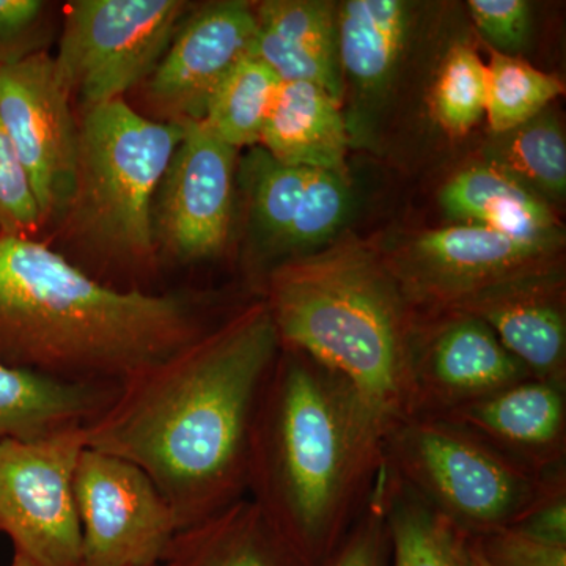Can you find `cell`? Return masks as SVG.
<instances>
[{
  "mask_svg": "<svg viewBox=\"0 0 566 566\" xmlns=\"http://www.w3.org/2000/svg\"><path fill=\"white\" fill-rule=\"evenodd\" d=\"M490 156L488 163L501 167L542 199H564L566 140L553 112H539L512 132L499 134Z\"/></svg>",
  "mask_w": 566,
  "mask_h": 566,
  "instance_id": "obj_25",
  "label": "cell"
},
{
  "mask_svg": "<svg viewBox=\"0 0 566 566\" xmlns=\"http://www.w3.org/2000/svg\"><path fill=\"white\" fill-rule=\"evenodd\" d=\"M472 560H474V566H490L482 554H480V551L476 549L474 539H472Z\"/></svg>",
  "mask_w": 566,
  "mask_h": 566,
  "instance_id": "obj_34",
  "label": "cell"
},
{
  "mask_svg": "<svg viewBox=\"0 0 566 566\" xmlns=\"http://www.w3.org/2000/svg\"><path fill=\"white\" fill-rule=\"evenodd\" d=\"M527 378L482 319L453 308L422 312L412 352L415 416H446Z\"/></svg>",
  "mask_w": 566,
  "mask_h": 566,
  "instance_id": "obj_12",
  "label": "cell"
},
{
  "mask_svg": "<svg viewBox=\"0 0 566 566\" xmlns=\"http://www.w3.org/2000/svg\"><path fill=\"white\" fill-rule=\"evenodd\" d=\"M245 169L255 221L283 249L323 243L345 222L352 207L346 175L286 166L263 148Z\"/></svg>",
  "mask_w": 566,
  "mask_h": 566,
  "instance_id": "obj_15",
  "label": "cell"
},
{
  "mask_svg": "<svg viewBox=\"0 0 566 566\" xmlns=\"http://www.w3.org/2000/svg\"><path fill=\"white\" fill-rule=\"evenodd\" d=\"M564 82L523 59L493 51L486 65V120L499 136L546 109L564 93Z\"/></svg>",
  "mask_w": 566,
  "mask_h": 566,
  "instance_id": "obj_26",
  "label": "cell"
},
{
  "mask_svg": "<svg viewBox=\"0 0 566 566\" xmlns=\"http://www.w3.org/2000/svg\"><path fill=\"white\" fill-rule=\"evenodd\" d=\"M385 434L344 376L281 346L253 417L248 501L305 566L329 564L367 509Z\"/></svg>",
  "mask_w": 566,
  "mask_h": 566,
  "instance_id": "obj_2",
  "label": "cell"
},
{
  "mask_svg": "<svg viewBox=\"0 0 566 566\" xmlns=\"http://www.w3.org/2000/svg\"><path fill=\"white\" fill-rule=\"evenodd\" d=\"M10 566H40L33 560L32 557H29L28 554L21 553V551L13 549V557H11Z\"/></svg>",
  "mask_w": 566,
  "mask_h": 566,
  "instance_id": "obj_33",
  "label": "cell"
},
{
  "mask_svg": "<svg viewBox=\"0 0 566 566\" xmlns=\"http://www.w3.org/2000/svg\"><path fill=\"white\" fill-rule=\"evenodd\" d=\"M156 566H181V565L178 564L177 560H174V558H169V560L164 562V564H159V565H156Z\"/></svg>",
  "mask_w": 566,
  "mask_h": 566,
  "instance_id": "obj_35",
  "label": "cell"
},
{
  "mask_svg": "<svg viewBox=\"0 0 566 566\" xmlns=\"http://www.w3.org/2000/svg\"><path fill=\"white\" fill-rule=\"evenodd\" d=\"M117 392L114 386L65 385L0 365V439H33L66 427H87Z\"/></svg>",
  "mask_w": 566,
  "mask_h": 566,
  "instance_id": "obj_20",
  "label": "cell"
},
{
  "mask_svg": "<svg viewBox=\"0 0 566 566\" xmlns=\"http://www.w3.org/2000/svg\"><path fill=\"white\" fill-rule=\"evenodd\" d=\"M452 308L485 322L532 378L566 387L565 279L560 268L501 283Z\"/></svg>",
  "mask_w": 566,
  "mask_h": 566,
  "instance_id": "obj_14",
  "label": "cell"
},
{
  "mask_svg": "<svg viewBox=\"0 0 566 566\" xmlns=\"http://www.w3.org/2000/svg\"><path fill=\"white\" fill-rule=\"evenodd\" d=\"M43 227L31 181L0 122V234L35 238Z\"/></svg>",
  "mask_w": 566,
  "mask_h": 566,
  "instance_id": "obj_28",
  "label": "cell"
},
{
  "mask_svg": "<svg viewBox=\"0 0 566 566\" xmlns=\"http://www.w3.org/2000/svg\"><path fill=\"white\" fill-rule=\"evenodd\" d=\"M262 300L281 346L344 376L386 433L415 416L412 352L422 311L392 268L365 249L334 248L279 264Z\"/></svg>",
  "mask_w": 566,
  "mask_h": 566,
  "instance_id": "obj_4",
  "label": "cell"
},
{
  "mask_svg": "<svg viewBox=\"0 0 566 566\" xmlns=\"http://www.w3.org/2000/svg\"><path fill=\"white\" fill-rule=\"evenodd\" d=\"M255 9L226 0L189 11L145 84L163 122H202L219 84L255 54Z\"/></svg>",
  "mask_w": 566,
  "mask_h": 566,
  "instance_id": "obj_13",
  "label": "cell"
},
{
  "mask_svg": "<svg viewBox=\"0 0 566 566\" xmlns=\"http://www.w3.org/2000/svg\"><path fill=\"white\" fill-rule=\"evenodd\" d=\"M485 109V63L471 48H453L434 84L436 118L446 132L465 134L482 120Z\"/></svg>",
  "mask_w": 566,
  "mask_h": 566,
  "instance_id": "obj_27",
  "label": "cell"
},
{
  "mask_svg": "<svg viewBox=\"0 0 566 566\" xmlns=\"http://www.w3.org/2000/svg\"><path fill=\"white\" fill-rule=\"evenodd\" d=\"M381 475L367 509L326 566H386L390 545L386 528Z\"/></svg>",
  "mask_w": 566,
  "mask_h": 566,
  "instance_id": "obj_31",
  "label": "cell"
},
{
  "mask_svg": "<svg viewBox=\"0 0 566 566\" xmlns=\"http://www.w3.org/2000/svg\"><path fill=\"white\" fill-rule=\"evenodd\" d=\"M469 10L476 29L499 54L515 57L528 46L532 14L526 0H471Z\"/></svg>",
  "mask_w": 566,
  "mask_h": 566,
  "instance_id": "obj_30",
  "label": "cell"
},
{
  "mask_svg": "<svg viewBox=\"0 0 566 566\" xmlns=\"http://www.w3.org/2000/svg\"><path fill=\"white\" fill-rule=\"evenodd\" d=\"M281 80L255 54L238 63L212 93L203 123L218 139L240 150L260 145Z\"/></svg>",
  "mask_w": 566,
  "mask_h": 566,
  "instance_id": "obj_24",
  "label": "cell"
},
{
  "mask_svg": "<svg viewBox=\"0 0 566 566\" xmlns=\"http://www.w3.org/2000/svg\"><path fill=\"white\" fill-rule=\"evenodd\" d=\"M441 417L538 474L566 465V387L527 378Z\"/></svg>",
  "mask_w": 566,
  "mask_h": 566,
  "instance_id": "obj_16",
  "label": "cell"
},
{
  "mask_svg": "<svg viewBox=\"0 0 566 566\" xmlns=\"http://www.w3.org/2000/svg\"><path fill=\"white\" fill-rule=\"evenodd\" d=\"M381 483L392 566H474L472 538L406 490L386 465Z\"/></svg>",
  "mask_w": 566,
  "mask_h": 566,
  "instance_id": "obj_23",
  "label": "cell"
},
{
  "mask_svg": "<svg viewBox=\"0 0 566 566\" xmlns=\"http://www.w3.org/2000/svg\"><path fill=\"white\" fill-rule=\"evenodd\" d=\"M76 178L65 223L112 289L145 292L156 270L153 207L182 123L153 120L125 98L82 111ZM148 293V292H145Z\"/></svg>",
  "mask_w": 566,
  "mask_h": 566,
  "instance_id": "obj_5",
  "label": "cell"
},
{
  "mask_svg": "<svg viewBox=\"0 0 566 566\" xmlns=\"http://www.w3.org/2000/svg\"><path fill=\"white\" fill-rule=\"evenodd\" d=\"M281 340L262 297L137 371L84 427L85 446L139 465L180 531L248 499L256 403Z\"/></svg>",
  "mask_w": 566,
  "mask_h": 566,
  "instance_id": "obj_1",
  "label": "cell"
},
{
  "mask_svg": "<svg viewBox=\"0 0 566 566\" xmlns=\"http://www.w3.org/2000/svg\"><path fill=\"white\" fill-rule=\"evenodd\" d=\"M191 3L182 0H76L66 7L59 74L82 111L125 98L150 77Z\"/></svg>",
  "mask_w": 566,
  "mask_h": 566,
  "instance_id": "obj_7",
  "label": "cell"
},
{
  "mask_svg": "<svg viewBox=\"0 0 566 566\" xmlns=\"http://www.w3.org/2000/svg\"><path fill=\"white\" fill-rule=\"evenodd\" d=\"M0 122L31 181L43 226L61 222L74 192L80 123L54 57L39 51L0 65Z\"/></svg>",
  "mask_w": 566,
  "mask_h": 566,
  "instance_id": "obj_10",
  "label": "cell"
},
{
  "mask_svg": "<svg viewBox=\"0 0 566 566\" xmlns=\"http://www.w3.org/2000/svg\"><path fill=\"white\" fill-rule=\"evenodd\" d=\"M237 153L203 122L182 123L153 207L156 244L175 262H205L223 251L232 226Z\"/></svg>",
  "mask_w": 566,
  "mask_h": 566,
  "instance_id": "obj_11",
  "label": "cell"
},
{
  "mask_svg": "<svg viewBox=\"0 0 566 566\" xmlns=\"http://www.w3.org/2000/svg\"><path fill=\"white\" fill-rule=\"evenodd\" d=\"M74 499L85 566L164 564L181 534L172 506L150 476L103 450H82Z\"/></svg>",
  "mask_w": 566,
  "mask_h": 566,
  "instance_id": "obj_9",
  "label": "cell"
},
{
  "mask_svg": "<svg viewBox=\"0 0 566 566\" xmlns=\"http://www.w3.org/2000/svg\"><path fill=\"white\" fill-rule=\"evenodd\" d=\"M409 9L400 0H348L337 14L342 73L364 91L381 88L403 52Z\"/></svg>",
  "mask_w": 566,
  "mask_h": 566,
  "instance_id": "obj_22",
  "label": "cell"
},
{
  "mask_svg": "<svg viewBox=\"0 0 566 566\" xmlns=\"http://www.w3.org/2000/svg\"><path fill=\"white\" fill-rule=\"evenodd\" d=\"M442 208L463 223L556 252L562 227L546 200L491 163L461 170L442 188Z\"/></svg>",
  "mask_w": 566,
  "mask_h": 566,
  "instance_id": "obj_18",
  "label": "cell"
},
{
  "mask_svg": "<svg viewBox=\"0 0 566 566\" xmlns=\"http://www.w3.org/2000/svg\"><path fill=\"white\" fill-rule=\"evenodd\" d=\"M255 55L282 82L305 81L344 96L337 14L319 0H268L255 9Z\"/></svg>",
  "mask_w": 566,
  "mask_h": 566,
  "instance_id": "obj_17",
  "label": "cell"
},
{
  "mask_svg": "<svg viewBox=\"0 0 566 566\" xmlns=\"http://www.w3.org/2000/svg\"><path fill=\"white\" fill-rule=\"evenodd\" d=\"M382 452L387 471L406 490L472 539L516 523L554 472L538 474L433 416H415L387 431Z\"/></svg>",
  "mask_w": 566,
  "mask_h": 566,
  "instance_id": "obj_6",
  "label": "cell"
},
{
  "mask_svg": "<svg viewBox=\"0 0 566 566\" xmlns=\"http://www.w3.org/2000/svg\"><path fill=\"white\" fill-rule=\"evenodd\" d=\"M46 6L41 0H0V65L39 52L33 43Z\"/></svg>",
  "mask_w": 566,
  "mask_h": 566,
  "instance_id": "obj_32",
  "label": "cell"
},
{
  "mask_svg": "<svg viewBox=\"0 0 566 566\" xmlns=\"http://www.w3.org/2000/svg\"><path fill=\"white\" fill-rule=\"evenodd\" d=\"M490 566H566V543L512 526L474 539Z\"/></svg>",
  "mask_w": 566,
  "mask_h": 566,
  "instance_id": "obj_29",
  "label": "cell"
},
{
  "mask_svg": "<svg viewBox=\"0 0 566 566\" xmlns=\"http://www.w3.org/2000/svg\"><path fill=\"white\" fill-rule=\"evenodd\" d=\"M169 558L181 566H305L248 499L181 532Z\"/></svg>",
  "mask_w": 566,
  "mask_h": 566,
  "instance_id": "obj_21",
  "label": "cell"
},
{
  "mask_svg": "<svg viewBox=\"0 0 566 566\" xmlns=\"http://www.w3.org/2000/svg\"><path fill=\"white\" fill-rule=\"evenodd\" d=\"M222 319L202 294L112 289L35 238L0 234L3 367L65 385L118 387Z\"/></svg>",
  "mask_w": 566,
  "mask_h": 566,
  "instance_id": "obj_3",
  "label": "cell"
},
{
  "mask_svg": "<svg viewBox=\"0 0 566 566\" xmlns=\"http://www.w3.org/2000/svg\"><path fill=\"white\" fill-rule=\"evenodd\" d=\"M84 427L0 439V534L40 566H85L74 471Z\"/></svg>",
  "mask_w": 566,
  "mask_h": 566,
  "instance_id": "obj_8",
  "label": "cell"
},
{
  "mask_svg": "<svg viewBox=\"0 0 566 566\" xmlns=\"http://www.w3.org/2000/svg\"><path fill=\"white\" fill-rule=\"evenodd\" d=\"M260 145L275 161L345 175L348 133L340 102L314 82H282Z\"/></svg>",
  "mask_w": 566,
  "mask_h": 566,
  "instance_id": "obj_19",
  "label": "cell"
}]
</instances>
